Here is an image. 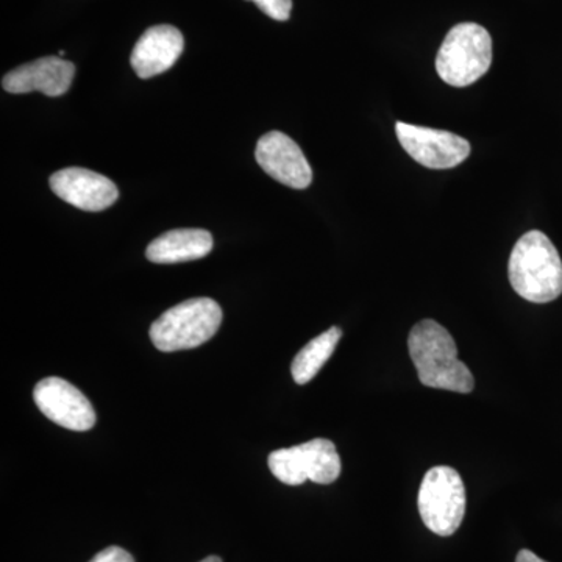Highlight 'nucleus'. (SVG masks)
I'll return each mask as SVG.
<instances>
[{
  "mask_svg": "<svg viewBox=\"0 0 562 562\" xmlns=\"http://www.w3.org/2000/svg\"><path fill=\"white\" fill-rule=\"evenodd\" d=\"M184 40L172 25H155L140 35L132 52V68L139 79L160 76L176 65L183 54Z\"/></svg>",
  "mask_w": 562,
  "mask_h": 562,
  "instance_id": "obj_12",
  "label": "nucleus"
},
{
  "mask_svg": "<svg viewBox=\"0 0 562 562\" xmlns=\"http://www.w3.org/2000/svg\"><path fill=\"white\" fill-rule=\"evenodd\" d=\"M268 464L276 479L288 486H301L306 480L331 484L341 475V458L335 443L322 438L276 450L269 454Z\"/></svg>",
  "mask_w": 562,
  "mask_h": 562,
  "instance_id": "obj_6",
  "label": "nucleus"
},
{
  "mask_svg": "<svg viewBox=\"0 0 562 562\" xmlns=\"http://www.w3.org/2000/svg\"><path fill=\"white\" fill-rule=\"evenodd\" d=\"M417 505L428 530L443 538L452 536L465 514V487L460 473L449 465L430 469L420 484Z\"/></svg>",
  "mask_w": 562,
  "mask_h": 562,
  "instance_id": "obj_5",
  "label": "nucleus"
},
{
  "mask_svg": "<svg viewBox=\"0 0 562 562\" xmlns=\"http://www.w3.org/2000/svg\"><path fill=\"white\" fill-rule=\"evenodd\" d=\"M395 132L406 154L425 168H457L471 155V143L454 133L417 127L405 122H397Z\"/></svg>",
  "mask_w": 562,
  "mask_h": 562,
  "instance_id": "obj_7",
  "label": "nucleus"
},
{
  "mask_svg": "<svg viewBox=\"0 0 562 562\" xmlns=\"http://www.w3.org/2000/svg\"><path fill=\"white\" fill-rule=\"evenodd\" d=\"M52 191L68 202L69 205L83 211H103L110 209L120 199L116 184L101 173L83 168H66L52 173Z\"/></svg>",
  "mask_w": 562,
  "mask_h": 562,
  "instance_id": "obj_10",
  "label": "nucleus"
},
{
  "mask_svg": "<svg viewBox=\"0 0 562 562\" xmlns=\"http://www.w3.org/2000/svg\"><path fill=\"white\" fill-rule=\"evenodd\" d=\"M492 65L490 32L475 22H462L447 33L436 57V70L450 87L464 88L482 79Z\"/></svg>",
  "mask_w": 562,
  "mask_h": 562,
  "instance_id": "obj_4",
  "label": "nucleus"
},
{
  "mask_svg": "<svg viewBox=\"0 0 562 562\" xmlns=\"http://www.w3.org/2000/svg\"><path fill=\"white\" fill-rule=\"evenodd\" d=\"M201 562H222L220 557H209L205 558V560H202Z\"/></svg>",
  "mask_w": 562,
  "mask_h": 562,
  "instance_id": "obj_18",
  "label": "nucleus"
},
{
  "mask_svg": "<svg viewBox=\"0 0 562 562\" xmlns=\"http://www.w3.org/2000/svg\"><path fill=\"white\" fill-rule=\"evenodd\" d=\"M509 281L520 297L532 303L557 301L562 294V261L542 232L525 233L509 258Z\"/></svg>",
  "mask_w": 562,
  "mask_h": 562,
  "instance_id": "obj_2",
  "label": "nucleus"
},
{
  "mask_svg": "<svg viewBox=\"0 0 562 562\" xmlns=\"http://www.w3.org/2000/svg\"><path fill=\"white\" fill-rule=\"evenodd\" d=\"M262 13L276 21H288L291 16L292 0H250Z\"/></svg>",
  "mask_w": 562,
  "mask_h": 562,
  "instance_id": "obj_15",
  "label": "nucleus"
},
{
  "mask_svg": "<svg viewBox=\"0 0 562 562\" xmlns=\"http://www.w3.org/2000/svg\"><path fill=\"white\" fill-rule=\"evenodd\" d=\"M222 324L220 303L209 297L190 299L161 314L151 324L150 341L157 350H190L209 342Z\"/></svg>",
  "mask_w": 562,
  "mask_h": 562,
  "instance_id": "obj_3",
  "label": "nucleus"
},
{
  "mask_svg": "<svg viewBox=\"0 0 562 562\" xmlns=\"http://www.w3.org/2000/svg\"><path fill=\"white\" fill-rule=\"evenodd\" d=\"M516 562H547L541 560V558L536 557L535 553L530 552V550H520L517 553Z\"/></svg>",
  "mask_w": 562,
  "mask_h": 562,
  "instance_id": "obj_17",
  "label": "nucleus"
},
{
  "mask_svg": "<svg viewBox=\"0 0 562 562\" xmlns=\"http://www.w3.org/2000/svg\"><path fill=\"white\" fill-rule=\"evenodd\" d=\"M342 338V330L338 327H331L330 330L316 336L313 341L306 344L297 357L294 358L291 366L292 379L297 384L312 382L314 376L324 368L325 362L330 360L335 353L339 339Z\"/></svg>",
  "mask_w": 562,
  "mask_h": 562,
  "instance_id": "obj_14",
  "label": "nucleus"
},
{
  "mask_svg": "<svg viewBox=\"0 0 562 562\" xmlns=\"http://www.w3.org/2000/svg\"><path fill=\"white\" fill-rule=\"evenodd\" d=\"M213 249V236L202 228H179L162 233L149 244L147 260L157 265H176L201 260Z\"/></svg>",
  "mask_w": 562,
  "mask_h": 562,
  "instance_id": "obj_13",
  "label": "nucleus"
},
{
  "mask_svg": "<svg viewBox=\"0 0 562 562\" xmlns=\"http://www.w3.org/2000/svg\"><path fill=\"white\" fill-rule=\"evenodd\" d=\"M90 562H135V560H133L132 554L127 550L113 546L95 554Z\"/></svg>",
  "mask_w": 562,
  "mask_h": 562,
  "instance_id": "obj_16",
  "label": "nucleus"
},
{
  "mask_svg": "<svg viewBox=\"0 0 562 562\" xmlns=\"http://www.w3.org/2000/svg\"><path fill=\"white\" fill-rule=\"evenodd\" d=\"M76 66L61 57H44L10 70L2 79L3 90L11 94L40 91L58 98L69 91Z\"/></svg>",
  "mask_w": 562,
  "mask_h": 562,
  "instance_id": "obj_11",
  "label": "nucleus"
},
{
  "mask_svg": "<svg viewBox=\"0 0 562 562\" xmlns=\"http://www.w3.org/2000/svg\"><path fill=\"white\" fill-rule=\"evenodd\" d=\"M33 398L47 419L68 430L88 431L98 420L87 395L58 376L41 380L33 390Z\"/></svg>",
  "mask_w": 562,
  "mask_h": 562,
  "instance_id": "obj_8",
  "label": "nucleus"
},
{
  "mask_svg": "<svg viewBox=\"0 0 562 562\" xmlns=\"http://www.w3.org/2000/svg\"><path fill=\"white\" fill-rule=\"evenodd\" d=\"M255 158L262 171L284 187L305 190L312 184V166L297 143L284 133L269 132L261 136Z\"/></svg>",
  "mask_w": 562,
  "mask_h": 562,
  "instance_id": "obj_9",
  "label": "nucleus"
},
{
  "mask_svg": "<svg viewBox=\"0 0 562 562\" xmlns=\"http://www.w3.org/2000/svg\"><path fill=\"white\" fill-rule=\"evenodd\" d=\"M409 357L420 383L432 390L469 394L475 386L472 372L458 360L454 339L441 324L425 319L414 325L408 338Z\"/></svg>",
  "mask_w": 562,
  "mask_h": 562,
  "instance_id": "obj_1",
  "label": "nucleus"
}]
</instances>
